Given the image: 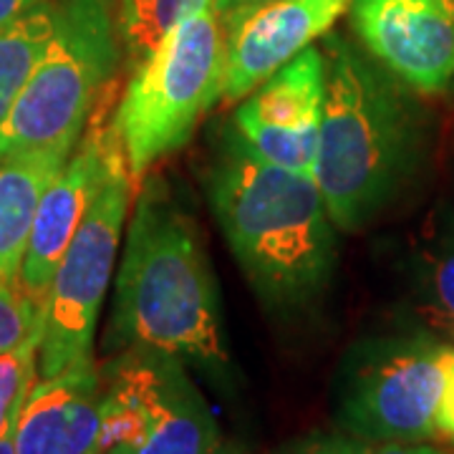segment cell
Instances as JSON below:
<instances>
[{
  "mask_svg": "<svg viewBox=\"0 0 454 454\" xmlns=\"http://www.w3.org/2000/svg\"><path fill=\"white\" fill-rule=\"evenodd\" d=\"M205 190L217 225L265 309L301 313L336 270V225L310 175L262 160L225 124L212 145Z\"/></svg>",
  "mask_w": 454,
  "mask_h": 454,
  "instance_id": "6da1fadb",
  "label": "cell"
},
{
  "mask_svg": "<svg viewBox=\"0 0 454 454\" xmlns=\"http://www.w3.org/2000/svg\"><path fill=\"white\" fill-rule=\"evenodd\" d=\"M157 348L225 366L217 280L192 212L162 175H146L134 202L104 348Z\"/></svg>",
  "mask_w": 454,
  "mask_h": 454,
  "instance_id": "7a4b0ae2",
  "label": "cell"
},
{
  "mask_svg": "<svg viewBox=\"0 0 454 454\" xmlns=\"http://www.w3.org/2000/svg\"><path fill=\"white\" fill-rule=\"evenodd\" d=\"M325 97L313 179L340 232L379 220L424 160V114L404 83L339 33H325Z\"/></svg>",
  "mask_w": 454,
  "mask_h": 454,
  "instance_id": "3957f363",
  "label": "cell"
},
{
  "mask_svg": "<svg viewBox=\"0 0 454 454\" xmlns=\"http://www.w3.org/2000/svg\"><path fill=\"white\" fill-rule=\"evenodd\" d=\"M225 28L215 0L190 11L160 46L131 68L112 129L131 182L192 139L197 124L223 98Z\"/></svg>",
  "mask_w": 454,
  "mask_h": 454,
  "instance_id": "277c9868",
  "label": "cell"
},
{
  "mask_svg": "<svg viewBox=\"0 0 454 454\" xmlns=\"http://www.w3.org/2000/svg\"><path fill=\"white\" fill-rule=\"evenodd\" d=\"M121 41L112 0H53V35L5 127L0 157L74 152L112 86Z\"/></svg>",
  "mask_w": 454,
  "mask_h": 454,
  "instance_id": "5b68a950",
  "label": "cell"
},
{
  "mask_svg": "<svg viewBox=\"0 0 454 454\" xmlns=\"http://www.w3.org/2000/svg\"><path fill=\"white\" fill-rule=\"evenodd\" d=\"M444 351V340L419 328L356 340L333 384L340 432L369 444L437 437Z\"/></svg>",
  "mask_w": 454,
  "mask_h": 454,
  "instance_id": "8992f818",
  "label": "cell"
},
{
  "mask_svg": "<svg viewBox=\"0 0 454 454\" xmlns=\"http://www.w3.org/2000/svg\"><path fill=\"white\" fill-rule=\"evenodd\" d=\"M101 454H225L220 427L184 361L124 348L98 366Z\"/></svg>",
  "mask_w": 454,
  "mask_h": 454,
  "instance_id": "52a82bcc",
  "label": "cell"
},
{
  "mask_svg": "<svg viewBox=\"0 0 454 454\" xmlns=\"http://www.w3.org/2000/svg\"><path fill=\"white\" fill-rule=\"evenodd\" d=\"M131 184L124 152L112 129L97 195L51 283L43 336L38 346L41 379L94 358V333L119 258Z\"/></svg>",
  "mask_w": 454,
  "mask_h": 454,
  "instance_id": "ba28073f",
  "label": "cell"
},
{
  "mask_svg": "<svg viewBox=\"0 0 454 454\" xmlns=\"http://www.w3.org/2000/svg\"><path fill=\"white\" fill-rule=\"evenodd\" d=\"M364 51L414 94L454 86V11L447 0H351Z\"/></svg>",
  "mask_w": 454,
  "mask_h": 454,
  "instance_id": "9c48e42d",
  "label": "cell"
},
{
  "mask_svg": "<svg viewBox=\"0 0 454 454\" xmlns=\"http://www.w3.org/2000/svg\"><path fill=\"white\" fill-rule=\"evenodd\" d=\"M324 97V51L309 46L250 91L230 124L262 160L313 177Z\"/></svg>",
  "mask_w": 454,
  "mask_h": 454,
  "instance_id": "30bf717a",
  "label": "cell"
},
{
  "mask_svg": "<svg viewBox=\"0 0 454 454\" xmlns=\"http://www.w3.org/2000/svg\"><path fill=\"white\" fill-rule=\"evenodd\" d=\"M351 0H268L220 18L225 28L223 98L240 101L313 41L331 33Z\"/></svg>",
  "mask_w": 454,
  "mask_h": 454,
  "instance_id": "8fae6325",
  "label": "cell"
},
{
  "mask_svg": "<svg viewBox=\"0 0 454 454\" xmlns=\"http://www.w3.org/2000/svg\"><path fill=\"white\" fill-rule=\"evenodd\" d=\"M109 142H112V124H91L83 131L79 146L68 157L64 169L56 175L49 190L41 197L26 258L18 276V288L31 295L41 309H46L59 262L97 195Z\"/></svg>",
  "mask_w": 454,
  "mask_h": 454,
  "instance_id": "7c38bea8",
  "label": "cell"
},
{
  "mask_svg": "<svg viewBox=\"0 0 454 454\" xmlns=\"http://www.w3.org/2000/svg\"><path fill=\"white\" fill-rule=\"evenodd\" d=\"M16 454H101V379L94 358L33 384L18 411Z\"/></svg>",
  "mask_w": 454,
  "mask_h": 454,
  "instance_id": "4fadbf2b",
  "label": "cell"
},
{
  "mask_svg": "<svg viewBox=\"0 0 454 454\" xmlns=\"http://www.w3.org/2000/svg\"><path fill=\"white\" fill-rule=\"evenodd\" d=\"M402 306L419 331L454 346V205L439 202L396 265Z\"/></svg>",
  "mask_w": 454,
  "mask_h": 454,
  "instance_id": "5bb4252c",
  "label": "cell"
},
{
  "mask_svg": "<svg viewBox=\"0 0 454 454\" xmlns=\"http://www.w3.org/2000/svg\"><path fill=\"white\" fill-rule=\"evenodd\" d=\"M71 154L38 149L0 157V280L18 286L41 197Z\"/></svg>",
  "mask_w": 454,
  "mask_h": 454,
  "instance_id": "9a60e30c",
  "label": "cell"
},
{
  "mask_svg": "<svg viewBox=\"0 0 454 454\" xmlns=\"http://www.w3.org/2000/svg\"><path fill=\"white\" fill-rule=\"evenodd\" d=\"M53 35V0L0 26V131Z\"/></svg>",
  "mask_w": 454,
  "mask_h": 454,
  "instance_id": "2e32d148",
  "label": "cell"
},
{
  "mask_svg": "<svg viewBox=\"0 0 454 454\" xmlns=\"http://www.w3.org/2000/svg\"><path fill=\"white\" fill-rule=\"evenodd\" d=\"M210 0H119L116 26L129 66H139L182 18Z\"/></svg>",
  "mask_w": 454,
  "mask_h": 454,
  "instance_id": "e0dca14e",
  "label": "cell"
},
{
  "mask_svg": "<svg viewBox=\"0 0 454 454\" xmlns=\"http://www.w3.org/2000/svg\"><path fill=\"white\" fill-rule=\"evenodd\" d=\"M41 336H33L23 346L0 354V432L20 411L28 391L38 381V346Z\"/></svg>",
  "mask_w": 454,
  "mask_h": 454,
  "instance_id": "ac0fdd59",
  "label": "cell"
},
{
  "mask_svg": "<svg viewBox=\"0 0 454 454\" xmlns=\"http://www.w3.org/2000/svg\"><path fill=\"white\" fill-rule=\"evenodd\" d=\"M46 309L13 283L0 280V354H8L26 340L43 333Z\"/></svg>",
  "mask_w": 454,
  "mask_h": 454,
  "instance_id": "d6986e66",
  "label": "cell"
},
{
  "mask_svg": "<svg viewBox=\"0 0 454 454\" xmlns=\"http://www.w3.org/2000/svg\"><path fill=\"white\" fill-rule=\"evenodd\" d=\"M369 450H372V444L364 439L343 434V432H328V434H310V437L295 439L273 454H366Z\"/></svg>",
  "mask_w": 454,
  "mask_h": 454,
  "instance_id": "ffe728a7",
  "label": "cell"
},
{
  "mask_svg": "<svg viewBox=\"0 0 454 454\" xmlns=\"http://www.w3.org/2000/svg\"><path fill=\"white\" fill-rule=\"evenodd\" d=\"M437 437L454 442V346L444 351V384L437 406Z\"/></svg>",
  "mask_w": 454,
  "mask_h": 454,
  "instance_id": "44dd1931",
  "label": "cell"
},
{
  "mask_svg": "<svg viewBox=\"0 0 454 454\" xmlns=\"http://www.w3.org/2000/svg\"><path fill=\"white\" fill-rule=\"evenodd\" d=\"M366 454H447L434 444L424 442H384L379 447H372Z\"/></svg>",
  "mask_w": 454,
  "mask_h": 454,
  "instance_id": "7402d4cb",
  "label": "cell"
},
{
  "mask_svg": "<svg viewBox=\"0 0 454 454\" xmlns=\"http://www.w3.org/2000/svg\"><path fill=\"white\" fill-rule=\"evenodd\" d=\"M41 3H46V0H0V26L16 20V18L33 11Z\"/></svg>",
  "mask_w": 454,
  "mask_h": 454,
  "instance_id": "603a6c76",
  "label": "cell"
},
{
  "mask_svg": "<svg viewBox=\"0 0 454 454\" xmlns=\"http://www.w3.org/2000/svg\"><path fill=\"white\" fill-rule=\"evenodd\" d=\"M260 3H268V0H215V8L220 18H227L232 13H240L245 8H255Z\"/></svg>",
  "mask_w": 454,
  "mask_h": 454,
  "instance_id": "cb8c5ba5",
  "label": "cell"
},
{
  "mask_svg": "<svg viewBox=\"0 0 454 454\" xmlns=\"http://www.w3.org/2000/svg\"><path fill=\"white\" fill-rule=\"evenodd\" d=\"M16 422L18 414L8 422V427L0 432V454H16Z\"/></svg>",
  "mask_w": 454,
  "mask_h": 454,
  "instance_id": "d4e9b609",
  "label": "cell"
},
{
  "mask_svg": "<svg viewBox=\"0 0 454 454\" xmlns=\"http://www.w3.org/2000/svg\"><path fill=\"white\" fill-rule=\"evenodd\" d=\"M447 3H450V8H452V11H454V0H447Z\"/></svg>",
  "mask_w": 454,
  "mask_h": 454,
  "instance_id": "484cf974",
  "label": "cell"
}]
</instances>
